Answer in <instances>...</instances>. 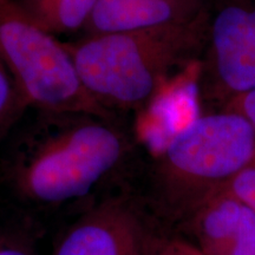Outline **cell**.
I'll return each mask as SVG.
<instances>
[{
    "mask_svg": "<svg viewBox=\"0 0 255 255\" xmlns=\"http://www.w3.org/2000/svg\"><path fill=\"white\" fill-rule=\"evenodd\" d=\"M209 18L206 8L182 23L91 34L65 46L96 103L109 113L139 109L205 53Z\"/></svg>",
    "mask_w": 255,
    "mask_h": 255,
    "instance_id": "6da1fadb",
    "label": "cell"
},
{
    "mask_svg": "<svg viewBox=\"0 0 255 255\" xmlns=\"http://www.w3.org/2000/svg\"><path fill=\"white\" fill-rule=\"evenodd\" d=\"M36 127L18 170L20 189L41 203L82 197L126 154L127 138L111 119L49 114Z\"/></svg>",
    "mask_w": 255,
    "mask_h": 255,
    "instance_id": "7a4b0ae2",
    "label": "cell"
},
{
    "mask_svg": "<svg viewBox=\"0 0 255 255\" xmlns=\"http://www.w3.org/2000/svg\"><path fill=\"white\" fill-rule=\"evenodd\" d=\"M255 161V129L229 109L197 115L158 151L169 195L191 209Z\"/></svg>",
    "mask_w": 255,
    "mask_h": 255,
    "instance_id": "3957f363",
    "label": "cell"
},
{
    "mask_svg": "<svg viewBox=\"0 0 255 255\" xmlns=\"http://www.w3.org/2000/svg\"><path fill=\"white\" fill-rule=\"evenodd\" d=\"M0 56L27 107L49 114H88L111 119L88 94L65 43L15 0H0Z\"/></svg>",
    "mask_w": 255,
    "mask_h": 255,
    "instance_id": "277c9868",
    "label": "cell"
},
{
    "mask_svg": "<svg viewBox=\"0 0 255 255\" xmlns=\"http://www.w3.org/2000/svg\"><path fill=\"white\" fill-rule=\"evenodd\" d=\"M203 94L223 109L255 89V0H225L210 14Z\"/></svg>",
    "mask_w": 255,
    "mask_h": 255,
    "instance_id": "5b68a950",
    "label": "cell"
},
{
    "mask_svg": "<svg viewBox=\"0 0 255 255\" xmlns=\"http://www.w3.org/2000/svg\"><path fill=\"white\" fill-rule=\"evenodd\" d=\"M141 233L130 203L108 201L73 226L55 255H142Z\"/></svg>",
    "mask_w": 255,
    "mask_h": 255,
    "instance_id": "8992f818",
    "label": "cell"
},
{
    "mask_svg": "<svg viewBox=\"0 0 255 255\" xmlns=\"http://www.w3.org/2000/svg\"><path fill=\"white\" fill-rule=\"evenodd\" d=\"M206 8V0H97L84 31L91 36L182 23Z\"/></svg>",
    "mask_w": 255,
    "mask_h": 255,
    "instance_id": "52a82bcc",
    "label": "cell"
},
{
    "mask_svg": "<svg viewBox=\"0 0 255 255\" xmlns=\"http://www.w3.org/2000/svg\"><path fill=\"white\" fill-rule=\"evenodd\" d=\"M97 0H27L24 5L53 36L84 30Z\"/></svg>",
    "mask_w": 255,
    "mask_h": 255,
    "instance_id": "ba28073f",
    "label": "cell"
},
{
    "mask_svg": "<svg viewBox=\"0 0 255 255\" xmlns=\"http://www.w3.org/2000/svg\"><path fill=\"white\" fill-rule=\"evenodd\" d=\"M26 107L13 76L0 56V130L5 129Z\"/></svg>",
    "mask_w": 255,
    "mask_h": 255,
    "instance_id": "9c48e42d",
    "label": "cell"
},
{
    "mask_svg": "<svg viewBox=\"0 0 255 255\" xmlns=\"http://www.w3.org/2000/svg\"><path fill=\"white\" fill-rule=\"evenodd\" d=\"M226 188L255 213V161L241 170Z\"/></svg>",
    "mask_w": 255,
    "mask_h": 255,
    "instance_id": "30bf717a",
    "label": "cell"
},
{
    "mask_svg": "<svg viewBox=\"0 0 255 255\" xmlns=\"http://www.w3.org/2000/svg\"><path fill=\"white\" fill-rule=\"evenodd\" d=\"M223 109L234 110L241 114L255 129V89L233 100Z\"/></svg>",
    "mask_w": 255,
    "mask_h": 255,
    "instance_id": "8fae6325",
    "label": "cell"
},
{
    "mask_svg": "<svg viewBox=\"0 0 255 255\" xmlns=\"http://www.w3.org/2000/svg\"><path fill=\"white\" fill-rule=\"evenodd\" d=\"M156 255H206L200 247L186 244V242H173L161 250Z\"/></svg>",
    "mask_w": 255,
    "mask_h": 255,
    "instance_id": "7c38bea8",
    "label": "cell"
},
{
    "mask_svg": "<svg viewBox=\"0 0 255 255\" xmlns=\"http://www.w3.org/2000/svg\"><path fill=\"white\" fill-rule=\"evenodd\" d=\"M0 255H31L28 252L13 242L0 240Z\"/></svg>",
    "mask_w": 255,
    "mask_h": 255,
    "instance_id": "4fadbf2b",
    "label": "cell"
}]
</instances>
